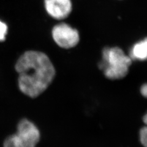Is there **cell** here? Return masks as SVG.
I'll use <instances>...</instances> for the list:
<instances>
[{"label": "cell", "instance_id": "cell-4", "mask_svg": "<svg viewBox=\"0 0 147 147\" xmlns=\"http://www.w3.org/2000/svg\"><path fill=\"white\" fill-rule=\"evenodd\" d=\"M44 3L47 13L57 20L66 18L72 10L71 0H44Z\"/></svg>", "mask_w": 147, "mask_h": 147}, {"label": "cell", "instance_id": "cell-2", "mask_svg": "<svg viewBox=\"0 0 147 147\" xmlns=\"http://www.w3.org/2000/svg\"><path fill=\"white\" fill-rule=\"evenodd\" d=\"M131 63V58L120 48L105 47L103 49L102 59L99 63V67L107 79L118 80L127 74Z\"/></svg>", "mask_w": 147, "mask_h": 147}, {"label": "cell", "instance_id": "cell-9", "mask_svg": "<svg viewBox=\"0 0 147 147\" xmlns=\"http://www.w3.org/2000/svg\"><path fill=\"white\" fill-rule=\"evenodd\" d=\"M8 27L5 23L0 20V42L6 39V36L7 33Z\"/></svg>", "mask_w": 147, "mask_h": 147}, {"label": "cell", "instance_id": "cell-6", "mask_svg": "<svg viewBox=\"0 0 147 147\" xmlns=\"http://www.w3.org/2000/svg\"><path fill=\"white\" fill-rule=\"evenodd\" d=\"M129 57L132 60H147V38L133 46Z\"/></svg>", "mask_w": 147, "mask_h": 147}, {"label": "cell", "instance_id": "cell-8", "mask_svg": "<svg viewBox=\"0 0 147 147\" xmlns=\"http://www.w3.org/2000/svg\"><path fill=\"white\" fill-rule=\"evenodd\" d=\"M139 137L142 145L144 147H147V125L140 129Z\"/></svg>", "mask_w": 147, "mask_h": 147}, {"label": "cell", "instance_id": "cell-10", "mask_svg": "<svg viewBox=\"0 0 147 147\" xmlns=\"http://www.w3.org/2000/svg\"><path fill=\"white\" fill-rule=\"evenodd\" d=\"M140 92L142 95L144 97L147 98V84H145L142 86L140 88Z\"/></svg>", "mask_w": 147, "mask_h": 147}, {"label": "cell", "instance_id": "cell-3", "mask_svg": "<svg viewBox=\"0 0 147 147\" xmlns=\"http://www.w3.org/2000/svg\"><path fill=\"white\" fill-rule=\"evenodd\" d=\"M52 36L55 42L59 47L64 49L75 47L79 42L78 31L64 23L54 26L52 30Z\"/></svg>", "mask_w": 147, "mask_h": 147}, {"label": "cell", "instance_id": "cell-1", "mask_svg": "<svg viewBox=\"0 0 147 147\" xmlns=\"http://www.w3.org/2000/svg\"><path fill=\"white\" fill-rule=\"evenodd\" d=\"M15 67L18 74V88L32 98L45 91L55 76V67L50 58L39 51L25 52L18 59Z\"/></svg>", "mask_w": 147, "mask_h": 147}, {"label": "cell", "instance_id": "cell-7", "mask_svg": "<svg viewBox=\"0 0 147 147\" xmlns=\"http://www.w3.org/2000/svg\"><path fill=\"white\" fill-rule=\"evenodd\" d=\"M4 147H36L25 138L17 134L9 136L4 142Z\"/></svg>", "mask_w": 147, "mask_h": 147}, {"label": "cell", "instance_id": "cell-5", "mask_svg": "<svg viewBox=\"0 0 147 147\" xmlns=\"http://www.w3.org/2000/svg\"><path fill=\"white\" fill-rule=\"evenodd\" d=\"M16 134L25 138L34 145L40 140V131L34 124L26 119H23L18 123Z\"/></svg>", "mask_w": 147, "mask_h": 147}, {"label": "cell", "instance_id": "cell-11", "mask_svg": "<svg viewBox=\"0 0 147 147\" xmlns=\"http://www.w3.org/2000/svg\"><path fill=\"white\" fill-rule=\"evenodd\" d=\"M143 121L145 125H147V113L143 117Z\"/></svg>", "mask_w": 147, "mask_h": 147}]
</instances>
